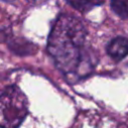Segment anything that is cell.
Returning <instances> with one entry per match:
<instances>
[{
	"label": "cell",
	"instance_id": "obj_1",
	"mask_svg": "<svg viewBox=\"0 0 128 128\" xmlns=\"http://www.w3.org/2000/svg\"><path fill=\"white\" fill-rule=\"evenodd\" d=\"M86 37V28L78 18L70 15L57 18L48 36L47 51L62 73L81 78L93 69V59L85 47Z\"/></svg>",
	"mask_w": 128,
	"mask_h": 128
},
{
	"label": "cell",
	"instance_id": "obj_2",
	"mask_svg": "<svg viewBox=\"0 0 128 128\" xmlns=\"http://www.w3.org/2000/svg\"><path fill=\"white\" fill-rule=\"evenodd\" d=\"M28 114V100L21 89L12 85L0 94V127H18Z\"/></svg>",
	"mask_w": 128,
	"mask_h": 128
},
{
	"label": "cell",
	"instance_id": "obj_3",
	"mask_svg": "<svg viewBox=\"0 0 128 128\" xmlns=\"http://www.w3.org/2000/svg\"><path fill=\"white\" fill-rule=\"evenodd\" d=\"M107 54L114 60L118 61L128 55V39L118 36L113 38L107 45Z\"/></svg>",
	"mask_w": 128,
	"mask_h": 128
},
{
	"label": "cell",
	"instance_id": "obj_4",
	"mask_svg": "<svg viewBox=\"0 0 128 128\" xmlns=\"http://www.w3.org/2000/svg\"><path fill=\"white\" fill-rule=\"evenodd\" d=\"M69 5L80 12H87L104 3L105 0H66Z\"/></svg>",
	"mask_w": 128,
	"mask_h": 128
},
{
	"label": "cell",
	"instance_id": "obj_5",
	"mask_svg": "<svg viewBox=\"0 0 128 128\" xmlns=\"http://www.w3.org/2000/svg\"><path fill=\"white\" fill-rule=\"evenodd\" d=\"M112 10L120 18H128V0H111Z\"/></svg>",
	"mask_w": 128,
	"mask_h": 128
},
{
	"label": "cell",
	"instance_id": "obj_6",
	"mask_svg": "<svg viewBox=\"0 0 128 128\" xmlns=\"http://www.w3.org/2000/svg\"><path fill=\"white\" fill-rule=\"evenodd\" d=\"M48 0H28V2H30L33 5H41L45 2H47Z\"/></svg>",
	"mask_w": 128,
	"mask_h": 128
},
{
	"label": "cell",
	"instance_id": "obj_7",
	"mask_svg": "<svg viewBox=\"0 0 128 128\" xmlns=\"http://www.w3.org/2000/svg\"><path fill=\"white\" fill-rule=\"evenodd\" d=\"M2 1H6V2H13L15 0H2Z\"/></svg>",
	"mask_w": 128,
	"mask_h": 128
}]
</instances>
